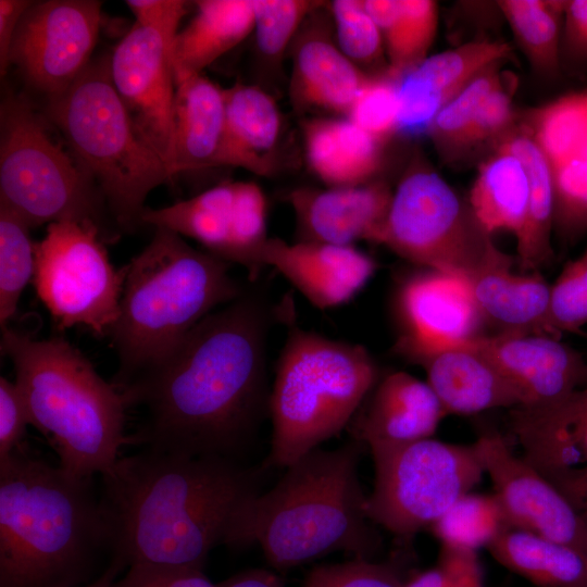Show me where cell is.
<instances>
[{
	"label": "cell",
	"instance_id": "cell-21",
	"mask_svg": "<svg viewBox=\"0 0 587 587\" xmlns=\"http://www.w3.org/2000/svg\"><path fill=\"white\" fill-rule=\"evenodd\" d=\"M392 191L385 182L375 179L354 186L292 190L288 201L296 214L299 241L382 245Z\"/></svg>",
	"mask_w": 587,
	"mask_h": 587
},
{
	"label": "cell",
	"instance_id": "cell-3",
	"mask_svg": "<svg viewBox=\"0 0 587 587\" xmlns=\"http://www.w3.org/2000/svg\"><path fill=\"white\" fill-rule=\"evenodd\" d=\"M91 479L23 446L0 461V587L83 585L97 557L111 553Z\"/></svg>",
	"mask_w": 587,
	"mask_h": 587
},
{
	"label": "cell",
	"instance_id": "cell-54",
	"mask_svg": "<svg viewBox=\"0 0 587 587\" xmlns=\"http://www.w3.org/2000/svg\"><path fill=\"white\" fill-rule=\"evenodd\" d=\"M217 587H284V584L273 572L253 569L229 577L217 584Z\"/></svg>",
	"mask_w": 587,
	"mask_h": 587
},
{
	"label": "cell",
	"instance_id": "cell-31",
	"mask_svg": "<svg viewBox=\"0 0 587 587\" xmlns=\"http://www.w3.org/2000/svg\"><path fill=\"white\" fill-rule=\"evenodd\" d=\"M498 146L515 154L524 164L529 184L527 216L516 239L517 260L523 272H538L553 259L554 193L552 165L523 127L509 132Z\"/></svg>",
	"mask_w": 587,
	"mask_h": 587
},
{
	"label": "cell",
	"instance_id": "cell-32",
	"mask_svg": "<svg viewBox=\"0 0 587 587\" xmlns=\"http://www.w3.org/2000/svg\"><path fill=\"white\" fill-rule=\"evenodd\" d=\"M501 565L539 587H587V553L509 527L487 547Z\"/></svg>",
	"mask_w": 587,
	"mask_h": 587
},
{
	"label": "cell",
	"instance_id": "cell-52",
	"mask_svg": "<svg viewBox=\"0 0 587 587\" xmlns=\"http://www.w3.org/2000/svg\"><path fill=\"white\" fill-rule=\"evenodd\" d=\"M587 521V464L545 476Z\"/></svg>",
	"mask_w": 587,
	"mask_h": 587
},
{
	"label": "cell",
	"instance_id": "cell-25",
	"mask_svg": "<svg viewBox=\"0 0 587 587\" xmlns=\"http://www.w3.org/2000/svg\"><path fill=\"white\" fill-rule=\"evenodd\" d=\"M370 76L341 52L327 32L313 27L295 46L291 99L300 109L347 116Z\"/></svg>",
	"mask_w": 587,
	"mask_h": 587
},
{
	"label": "cell",
	"instance_id": "cell-46",
	"mask_svg": "<svg viewBox=\"0 0 587 587\" xmlns=\"http://www.w3.org/2000/svg\"><path fill=\"white\" fill-rule=\"evenodd\" d=\"M514 86L515 80L503 75L500 83L488 93L472 123L462 152L496 139L500 141L512 130Z\"/></svg>",
	"mask_w": 587,
	"mask_h": 587
},
{
	"label": "cell",
	"instance_id": "cell-42",
	"mask_svg": "<svg viewBox=\"0 0 587 587\" xmlns=\"http://www.w3.org/2000/svg\"><path fill=\"white\" fill-rule=\"evenodd\" d=\"M553 229L565 241L587 232V161L572 157L552 165Z\"/></svg>",
	"mask_w": 587,
	"mask_h": 587
},
{
	"label": "cell",
	"instance_id": "cell-19",
	"mask_svg": "<svg viewBox=\"0 0 587 587\" xmlns=\"http://www.w3.org/2000/svg\"><path fill=\"white\" fill-rule=\"evenodd\" d=\"M511 55L509 43L478 39L427 57L397 77V133L427 134L438 112L471 80Z\"/></svg>",
	"mask_w": 587,
	"mask_h": 587
},
{
	"label": "cell",
	"instance_id": "cell-24",
	"mask_svg": "<svg viewBox=\"0 0 587 587\" xmlns=\"http://www.w3.org/2000/svg\"><path fill=\"white\" fill-rule=\"evenodd\" d=\"M511 429L522 458L542 476L587 464V383L549 407H516Z\"/></svg>",
	"mask_w": 587,
	"mask_h": 587
},
{
	"label": "cell",
	"instance_id": "cell-48",
	"mask_svg": "<svg viewBox=\"0 0 587 587\" xmlns=\"http://www.w3.org/2000/svg\"><path fill=\"white\" fill-rule=\"evenodd\" d=\"M30 424L25 401L15 382L0 377V461L22 447Z\"/></svg>",
	"mask_w": 587,
	"mask_h": 587
},
{
	"label": "cell",
	"instance_id": "cell-10",
	"mask_svg": "<svg viewBox=\"0 0 587 587\" xmlns=\"http://www.w3.org/2000/svg\"><path fill=\"white\" fill-rule=\"evenodd\" d=\"M382 245L417 266L467 280L511 259L495 245L469 202L420 160L392 191Z\"/></svg>",
	"mask_w": 587,
	"mask_h": 587
},
{
	"label": "cell",
	"instance_id": "cell-11",
	"mask_svg": "<svg viewBox=\"0 0 587 587\" xmlns=\"http://www.w3.org/2000/svg\"><path fill=\"white\" fill-rule=\"evenodd\" d=\"M375 483L366 514L400 538H411L436 522L485 473L474 445L432 438L402 445H370Z\"/></svg>",
	"mask_w": 587,
	"mask_h": 587
},
{
	"label": "cell",
	"instance_id": "cell-7",
	"mask_svg": "<svg viewBox=\"0 0 587 587\" xmlns=\"http://www.w3.org/2000/svg\"><path fill=\"white\" fill-rule=\"evenodd\" d=\"M292 314L289 302L288 334L268 399L273 433L263 469H286L340 433L378 382L365 347L300 328Z\"/></svg>",
	"mask_w": 587,
	"mask_h": 587
},
{
	"label": "cell",
	"instance_id": "cell-40",
	"mask_svg": "<svg viewBox=\"0 0 587 587\" xmlns=\"http://www.w3.org/2000/svg\"><path fill=\"white\" fill-rule=\"evenodd\" d=\"M311 0H253V34L259 52L275 62L311 14L323 7Z\"/></svg>",
	"mask_w": 587,
	"mask_h": 587
},
{
	"label": "cell",
	"instance_id": "cell-34",
	"mask_svg": "<svg viewBox=\"0 0 587 587\" xmlns=\"http://www.w3.org/2000/svg\"><path fill=\"white\" fill-rule=\"evenodd\" d=\"M382 33L388 70L399 76L427 58L438 25L432 0H365Z\"/></svg>",
	"mask_w": 587,
	"mask_h": 587
},
{
	"label": "cell",
	"instance_id": "cell-12",
	"mask_svg": "<svg viewBox=\"0 0 587 587\" xmlns=\"http://www.w3.org/2000/svg\"><path fill=\"white\" fill-rule=\"evenodd\" d=\"M93 222H55L36 243L34 286L60 329L84 325L109 336L120 315L126 274L116 270Z\"/></svg>",
	"mask_w": 587,
	"mask_h": 587
},
{
	"label": "cell",
	"instance_id": "cell-18",
	"mask_svg": "<svg viewBox=\"0 0 587 587\" xmlns=\"http://www.w3.org/2000/svg\"><path fill=\"white\" fill-rule=\"evenodd\" d=\"M517 390L521 407L557 404L587 383L580 353L547 335H479L467 340Z\"/></svg>",
	"mask_w": 587,
	"mask_h": 587
},
{
	"label": "cell",
	"instance_id": "cell-44",
	"mask_svg": "<svg viewBox=\"0 0 587 587\" xmlns=\"http://www.w3.org/2000/svg\"><path fill=\"white\" fill-rule=\"evenodd\" d=\"M587 324V257L569 262L550 286L548 327L557 338L563 332L580 333Z\"/></svg>",
	"mask_w": 587,
	"mask_h": 587
},
{
	"label": "cell",
	"instance_id": "cell-5",
	"mask_svg": "<svg viewBox=\"0 0 587 587\" xmlns=\"http://www.w3.org/2000/svg\"><path fill=\"white\" fill-rule=\"evenodd\" d=\"M1 351L13 363L30 425L53 447L59 466L80 478L110 471L128 441L122 392L63 337L35 339L7 326Z\"/></svg>",
	"mask_w": 587,
	"mask_h": 587
},
{
	"label": "cell",
	"instance_id": "cell-22",
	"mask_svg": "<svg viewBox=\"0 0 587 587\" xmlns=\"http://www.w3.org/2000/svg\"><path fill=\"white\" fill-rule=\"evenodd\" d=\"M447 415L428 383L392 372L376 383L350 422L355 440L370 446L430 438Z\"/></svg>",
	"mask_w": 587,
	"mask_h": 587
},
{
	"label": "cell",
	"instance_id": "cell-50",
	"mask_svg": "<svg viewBox=\"0 0 587 587\" xmlns=\"http://www.w3.org/2000/svg\"><path fill=\"white\" fill-rule=\"evenodd\" d=\"M190 2L182 0H128L136 23L160 33L172 46Z\"/></svg>",
	"mask_w": 587,
	"mask_h": 587
},
{
	"label": "cell",
	"instance_id": "cell-43",
	"mask_svg": "<svg viewBox=\"0 0 587 587\" xmlns=\"http://www.w3.org/2000/svg\"><path fill=\"white\" fill-rule=\"evenodd\" d=\"M397 77L388 68L371 74L346 116L382 142L397 133Z\"/></svg>",
	"mask_w": 587,
	"mask_h": 587
},
{
	"label": "cell",
	"instance_id": "cell-27",
	"mask_svg": "<svg viewBox=\"0 0 587 587\" xmlns=\"http://www.w3.org/2000/svg\"><path fill=\"white\" fill-rule=\"evenodd\" d=\"M512 262L511 258L492 264L469 280L483 322L498 334L551 336L550 286L538 272L513 273Z\"/></svg>",
	"mask_w": 587,
	"mask_h": 587
},
{
	"label": "cell",
	"instance_id": "cell-14",
	"mask_svg": "<svg viewBox=\"0 0 587 587\" xmlns=\"http://www.w3.org/2000/svg\"><path fill=\"white\" fill-rule=\"evenodd\" d=\"M266 213L259 185L227 182L164 208H146L140 224L195 239L211 254L243 266L253 283L262 271L258 259L268 238Z\"/></svg>",
	"mask_w": 587,
	"mask_h": 587
},
{
	"label": "cell",
	"instance_id": "cell-9",
	"mask_svg": "<svg viewBox=\"0 0 587 587\" xmlns=\"http://www.w3.org/2000/svg\"><path fill=\"white\" fill-rule=\"evenodd\" d=\"M48 123L27 99L11 95L2 100L0 204L30 228L89 221L101 229L107 203L71 150L54 140Z\"/></svg>",
	"mask_w": 587,
	"mask_h": 587
},
{
	"label": "cell",
	"instance_id": "cell-6",
	"mask_svg": "<svg viewBox=\"0 0 587 587\" xmlns=\"http://www.w3.org/2000/svg\"><path fill=\"white\" fill-rule=\"evenodd\" d=\"M362 442L314 449L286 467L277 484L251 504L248 546L285 571L335 551L370 560L379 539L371 528L358 476Z\"/></svg>",
	"mask_w": 587,
	"mask_h": 587
},
{
	"label": "cell",
	"instance_id": "cell-4",
	"mask_svg": "<svg viewBox=\"0 0 587 587\" xmlns=\"http://www.w3.org/2000/svg\"><path fill=\"white\" fill-rule=\"evenodd\" d=\"M230 263L155 227L125 266L120 315L109 337L117 355L112 384L121 391L161 362L210 313L246 290Z\"/></svg>",
	"mask_w": 587,
	"mask_h": 587
},
{
	"label": "cell",
	"instance_id": "cell-45",
	"mask_svg": "<svg viewBox=\"0 0 587 587\" xmlns=\"http://www.w3.org/2000/svg\"><path fill=\"white\" fill-rule=\"evenodd\" d=\"M398 572L388 564L367 559L314 567L303 587H403Z\"/></svg>",
	"mask_w": 587,
	"mask_h": 587
},
{
	"label": "cell",
	"instance_id": "cell-41",
	"mask_svg": "<svg viewBox=\"0 0 587 587\" xmlns=\"http://www.w3.org/2000/svg\"><path fill=\"white\" fill-rule=\"evenodd\" d=\"M330 13L336 43L358 67L375 65L384 58L386 52L382 33L367 12L364 0L333 1Z\"/></svg>",
	"mask_w": 587,
	"mask_h": 587
},
{
	"label": "cell",
	"instance_id": "cell-29",
	"mask_svg": "<svg viewBox=\"0 0 587 587\" xmlns=\"http://www.w3.org/2000/svg\"><path fill=\"white\" fill-rule=\"evenodd\" d=\"M225 123L224 89L205 76L176 86L171 174L215 166Z\"/></svg>",
	"mask_w": 587,
	"mask_h": 587
},
{
	"label": "cell",
	"instance_id": "cell-33",
	"mask_svg": "<svg viewBox=\"0 0 587 587\" xmlns=\"http://www.w3.org/2000/svg\"><path fill=\"white\" fill-rule=\"evenodd\" d=\"M529 184L524 164L498 146L477 172L469 204L483 227L492 235L498 230L522 234L528 208Z\"/></svg>",
	"mask_w": 587,
	"mask_h": 587
},
{
	"label": "cell",
	"instance_id": "cell-56",
	"mask_svg": "<svg viewBox=\"0 0 587 587\" xmlns=\"http://www.w3.org/2000/svg\"><path fill=\"white\" fill-rule=\"evenodd\" d=\"M584 254H585V255L587 257V250L585 251V253H584Z\"/></svg>",
	"mask_w": 587,
	"mask_h": 587
},
{
	"label": "cell",
	"instance_id": "cell-38",
	"mask_svg": "<svg viewBox=\"0 0 587 587\" xmlns=\"http://www.w3.org/2000/svg\"><path fill=\"white\" fill-rule=\"evenodd\" d=\"M30 227L0 204V325L5 328L17 310L24 288L34 277L35 248Z\"/></svg>",
	"mask_w": 587,
	"mask_h": 587
},
{
	"label": "cell",
	"instance_id": "cell-51",
	"mask_svg": "<svg viewBox=\"0 0 587 587\" xmlns=\"http://www.w3.org/2000/svg\"><path fill=\"white\" fill-rule=\"evenodd\" d=\"M560 58L561 65L579 68L587 64V0L565 1Z\"/></svg>",
	"mask_w": 587,
	"mask_h": 587
},
{
	"label": "cell",
	"instance_id": "cell-20",
	"mask_svg": "<svg viewBox=\"0 0 587 587\" xmlns=\"http://www.w3.org/2000/svg\"><path fill=\"white\" fill-rule=\"evenodd\" d=\"M261 268L272 266L320 310L349 302L372 278L376 261L355 246L267 238Z\"/></svg>",
	"mask_w": 587,
	"mask_h": 587
},
{
	"label": "cell",
	"instance_id": "cell-28",
	"mask_svg": "<svg viewBox=\"0 0 587 587\" xmlns=\"http://www.w3.org/2000/svg\"><path fill=\"white\" fill-rule=\"evenodd\" d=\"M307 161L328 187L374 180L383 160V142L348 117H315L303 125Z\"/></svg>",
	"mask_w": 587,
	"mask_h": 587
},
{
	"label": "cell",
	"instance_id": "cell-13",
	"mask_svg": "<svg viewBox=\"0 0 587 587\" xmlns=\"http://www.w3.org/2000/svg\"><path fill=\"white\" fill-rule=\"evenodd\" d=\"M101 7L96 0L33 1L21 18L9 63L46 102L65 92L91 62Z\"/></svg>",
	"mask_w": 587,
	"mask_h": 587
},
{
	"label": "cell",
	"instance_id": "cell-8",
	"mask_svg": "<svg viewBox=\"0 0 587 587\" xmlns=\"http://www.w3.org/2000/svg\"><path fill=\"white\" fill-rule=\"evenodd\" d=\"M43 115L93 179L123 227L140 224L149 192L172 179L163 159L137 134L116 92L109 58L92 61Z\"/></svg>",
	"mask_w": 587,
	"mask_h": 587
},
{
	"label": "cell",
	"instance_id": "cell-2",
	"mask_svg": "<svg viewBox=\"0 0 587 587\" xmlns=\"http://www.w3.org/2000/svg\"><path fill=\"white\" fill-rule=\"evenodd\" d=\"M260 471L233 458L142 449L101 475L100 501L111 555L145 564L202 570L218 545L246 547Z\"/></svg>",
	"mask_w": 587,
	"mask_h": 587
},
{
	"label": "cell",
	"instance_id": "cell-1",
	"mask_svg": "<svg viewBox=\"0 0 587 587\" xmlns=\"http://www.w3.org/2000/svg\"><path fill=\"white\" fill-rule=\"evenodd\" d=\"M284 309L246 288L207 315L121 390L127 408L145 409L132 441L158 452L236 459L268 409L266 339Z\"/></svg>",
	"mask_w": 587,
	"mask_h": 587
},
{
	"label": "cell",
	"instance_id": "cell-15",
	"mask_svg": "<svg viewBox=\"0 0 587 587\" xmlns=\"http://www.w3.org/2000/svg\"><path fill=\"white\" fill-rule=\"evenodd\" d=\"M109 71L137 134L171 173L176 90L171 43L160 33L136 23L109 58Z\"/></svg>",
	"mask_w": 587,
	"mask_h": 587
},
{
	"label": "cell",
	"instance_id": "cell-55",
	"mask_svg": "<svg viewBox=\"0 0 587 587\" xmlns=\"http://www.w3.org/2000/svg\"><path fill=\"white\" fill-rule=\"evenodd\" d=\"M123 570L124 566L120 562L111 560L110 565L99 577L89 583L74 587H112L113 583L116 580L117 574Z\"/></svg>",
	"mask_w": 587,
	"mask_h": 587
},
{
	"label": "cell",
	"instance_id": "cell-36",
	"mask_svg": "<svg viewBox=\"0 0 587 587\" xmlns=\"http://www.w3.org/2000/svg\"><path fill=\"white\" fill-rule=\"evenodd\" d=\"M511 527L495 494L467 492L430 525L442 547L475 551Z\"/></svg>",
	"mask_w": 587,
	"mask_h": 587
},
{
	"label": "cell",
	"instance_id": "cell-39",
	"mask_svg": "<svg viewBox=\"0 0 587 587\" xmlns=\"http://www.w3.org/2000/svg\"><path fill=\"white\" fill-rule=\"evenodd\" d=\"M499 65L491 66L471 80L434 118L427 135L442 155L449 158L462 153L482 102L503 77Z\"/></svg>",
	"mask_w": 587,
	"mask_h": 587
},
{
	"label": "cell",
	"instance_id": "cell-35",
	"mask_svg": "<svg viewBox=\"0 0 587 587\" xmlns=\"http://www.w3.org/2000/svg\"><path fill=\"white\" fill-rule=\"evenodd\" d=\"M565 1L503 0L497 7L532 67L554 76L561 67L560 46Z\"/></svg>",
	"mask_w": 587,
	"mask_h": 587
},
{
	"label": "cell",
	"instance_id": "cell-37",
	"mask_svg": "<svg viewBox=\"0 0 587 587\" xmlns=\"http://www.w3.org/2000/svg\"><path fill=\"white\" fill-rule=\"evenodd\" d=\"M524 128L551 165L576 157L587 138V92L548 103L533 114Z\"/></svg>",
	"mask_w": 587,
	"mask_h": 587
},
{
	"label": "cell",
	"instance_id": "cell-26",
	"mask_svg": "<svg viewBox=\"0 0 587 587\" xmlns=\"http://www.w3.org/2000/svg\"><path fill=\"white\" fill-rule=\"evenodd\" d=\"M225 123L215 166L245 168L270 175L280 134V113L270 93L254 85L224 89Z\"/></svg>",
	"mask_w": 587,
	"mask_h": 587
},
{
	"label": "cell",
	"instance_id": "cell-17",
	"mask_svg": "<svg viewBox=\"0 0 587 587\" xmlns=\"http://www.w3.org/2000/svg\"><path fill=\"white\" fill-rule=\"evenodd\" d=\"M396 310L400 334L394 348L411 362L434 349L479 336L483 323L470 282L429 268L401 282Z\"/></svg>",
	"mask_w": 587,
	"mask_h": 587
},
{
	"label": "cell",
	"instance_id": "cell-23",
	"mask_svg": "<svg viewBox=\"0 0 587 587\" xmlns=\"http://www.w3.org/2000/svg\"><path fill=\"white\" fill-rule=\"evenodd\" d=\"M414 363L425 369L427 383L447 414L522 405L517 390L467 341L428 351Z\"/></svg>",
	"mask_w": 587,
	"mask_h": 587
},
{
	"label": "cell",
	"instance_id": "cell-30",
	"mask_svg": "<svg viewBox=\"0 0 587 587\" xmlns=\"http://www.w3.org/2000/svg\"><path fill=\"white\" fill-rule=\"evenodd\" d=\"M189 24L175 36L171 65L175 86L203 70L253 32V0H201Z\"/></svg>",
	"mask_w": 587,
	"mask_h": 587
},
{
	"label": "cell",
	"instance_id": "cell-49",
	"mask_svg": "<svg viewBox=\"0 0 587 587\" xmlns=\"http://www.w3.org/2000/svg\"><path fill=\"white\" fill-rule=\"evenodd\" d=\"M112 587H217L199 569L132 565Z\"/></svg>",
	"mask_w": 587,
	"mask_h": 587
},
{
	"label": "cell",
	"instance_id": "cell-53",
	"mask_svg": "<svg viewBox=\"0 0 587 587\" xmlns=\"http://www.w3.org/2000/svg\"><path fill=\"white\" fill-rule=\"evenodd\" d=\"M28 0H0V73L3 77L9 67L12 41L21 18L32 5Z\"/></svg>",
	"mask_w": 587,
	"mask_h": 587
},
{
	"label": "cell",
	"instance_id": "cell-16",
	"mask_svg": "<svg viewBox=\"0 0 587 587\" xmlns=\"http://www.w3.org/2000/svg\"><path fill=\"white\" fill-rule=\"evenodd\" d=\"M475 446L511 527L587 553V521L545 476L499 433H485Z\"/></svg>",
	"mask_w": 587,
	"mask_h": 587
},
{
	"label": "cell",
	"instance_id": "cell-47",
	"mask_svg": "<svg viewBox=\"0 0 587 587\" xmlns=\"http://www.w3.org/2000/svg\"><path fill=\"white\" fill-rule=\"evenodd\" d=\"M403 587H484L477 552L441 546L437 565L413 574Z\"/></svg>",
	"mask_w": 587,
	"mask_h": 587
}]
</instances>
